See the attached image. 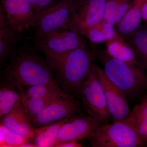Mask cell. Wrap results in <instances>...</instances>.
Here are the masks:
<instances>
[{
    "instance_id": "obj_1",
    "label": "cell",
    "mask_w": 147,
    "mask_h": 147,
    "mask_svg": "<svg viewBox=\"0 0 147 147\" xmlns=\"http://www.w3.org/2000/svg\"><path fill=\"white\" fill-rule=\"evenodd\" d=\"M1 76L23 88L57 82L50 62L34 50H15L1 71Z\"/></svg>"
},
{
    "instance_id": "obj_2",
    "label": "cell",
    "mask_w": 147,
    "mask_h": 147,
    "mask_svg": "<svg viewBox=\"0 0 147 147\" xmlns=\"http://www.w3.org/2000/svg\"><path fill=\"white\" fill-rule=\"evenodd\" d=\"M94 54L106 76L123 92L128 102L141 100L147 95V74L144 69L114 59L105 50H96Z\"/></svg>"
},
{
    "instance_id": "obj_3",
    "label": "cell",
    "mask_w": 147,
    "mask_h": 147,
    "mask_svg": "<svg viewBox=\"0 0 147 147\" xmlns=\"http://www.w3.org/2000/svg\"><path fill=\"white\" fill-rule=\"evenodd\" d=\"M94 57L86 47L79 48L67 54L53 68L56 80L66 94L74 97L80 96Z\"/></svg>"
},
{
    "instance_id": "obj_4",
    "label": "cell",
    "mask_w": 147,
    "mask_h": 147,
    "mask_svg": "<svg viewBox=\"0 0 147 147\" xmlns=\"http://www.w3.org/2000/svg\"><path fill=\"white\" fill-rule=\"evenodd\" d=\"M83 37L73 25L52 32L34 42L53 68L71 51L86 47Z\"/></svg>"
},
{
    "instance_id": "obj_5",
    "label": "cell",
    "mask_w": 147,
    "mask_h": 147,
    "mask_svg": "<svg viewBox=\"0 0 147 147\" xmlns=\"http://www.w3.org/2000/svg\"><path fill=\"white\" fill-rule=\"evenodd\" d=\"M94 147L147 146V141L123 120L101 125L87 138Z\"/></svg>"
},
{
    "instance_id": "obj_6",
    "label": "cell",
    "mask_w": 147,
    "mask_h": 147,
    "mask_svg": "<svg viewBox=\"0 0 147 147\" xmlns=\"http://www.w3.org/2000/svg\"><path fill=\"white\" fill-rule=\"evenodd\" d=\"M75 1L59 0L35 14L30 28L33 41L57 30L73 26L71 12Z\"/></svg>"
},
{
    "instance_id": "obj_7",
    "label": "cell",
    "mask_w": 147,
    "mask_h": 147,
    "mask_svg": "<svg viewBox=\"0 0 147 147\" xmlns=\"http://www.w3.org/2000/svg\"><path fill=\"white\" fill-rule=\"evenodd\" d=\"M80 96L88 115L100 125L108 123L111 117L105 92L92 66L91 71L82 87Z\"/></svg>"
},
{
    "instance_id": "obj_8",
    "label": "cell",
    "mask_w": 147,
    "mask_h": 147,
    "mask_svg": "<svg viewBox=\"0 0 147 147\" xmlns=\"http://www.w3.org/2000/svg\"><path fill=\"white\" fill-rule=\"evenodd\" d=\"M107 0H76L71 12V22L84 35L104 19Z\"/></svg>"
},
{
    "instance_id": "obj_9",
    "label": "cell",
    "mask_w": 147,
    "mask_h": 147,
    "mask_svg": "<svg viewBox=\"0 0 147 147\" xmlns=\"http://www.w3.org/2000/svg\"><path fill=\"white\" fill-rule=\"evenodd\" d=\"M81 107L78 101L65 94L48 104L32 119L34 128L71 117L80 112Z\"/></svg>"
},
{
    "instance_id": "obj_10",
    "label": "cell",
    "mask_w": 147,
    "mask_h": 147,
    "mask_svg": "<svg viewBox=\"0 0 147 147\" xmlns=\"http://www.w3.org/2000/svg\"><path fill=\"white\" fill-rule=\"evenodd\" d=\"M92 68L101 82L113 122L125 119L130 115L128 101L123 92L111 82L102 69L93 63Z\"/></svg>"
},
{
    "instance_id": "obj_11",
    "label": "cell",
    "mask_w": 147,
    "mask_h": 147,
    "mask_svg": "<svg viewBox=\"0 0 147 147\" xmlns=\"http://www.w3.org/2000/svg\"><path fill=\"white\" fill-rule=\"evenodd\" d=\"M100 125L89 115L76 114L67 119L61 127L53 147L59 143L87 139Z\"/></svg>"
},
{
    "instance_id": "obj_12",
    "label": "cell",
    "mask_w": 147,
    "mask_h": 147,
    "mask_svg": "<svg viewBox=\"0 0 147 147\" xmlns=\"http://www.w3.org/2000/svg\"><path fill=\"white\" fill-rule=\"evenodd\" d=\"M9 25L20 33L30 30L34 12L29 0H1Z\"/></svg>"
},
{
    "instance_id": "obj_13",
    "label": "cell",
    "mask_w": 147,
    "mask_h": 147,
    "mask_svg": "<svg viewBox=\"0 0 147 147\" xmlns=\"http://www.w3.org/2000/svg\"><path fill=\"white\" fill-rule=\"evenodd\" d=\"M0 124L30 141L33 136L32 119L24 108L21 99L10 113L1 119Z\"/></svg>"
},
{
    "instance_id": "obj_14",
    "label": "cell",
    "mask_w": 147,
    "mask_h": 147,
    "mask_svg": "<svg viewBox=\"0 0 147 147\" xmlns=\"http://www.w3.org/2000/svg\"><path fill=\"white\" fill-rule=\"evenodd\" d=\"M146 1L133 0L130 8L116 26L118 34L125 38L139 28L142 20V9Z\"/></svg>"
},
{
    "instance_id": "obj_15",
    "label": "cell",
    "mask_w": 147,
    "mask_h": 147,
    "mask_svg": "<svg viewBox=\"0 0 147 147\" xmlns=\"http://www.w3.org/2000/svg\"><path fill=\"white\" fill-rule=\"evenodd\" d=\"M104 43L106 48L105 51L110 57L124 62L137 65L134 50L124 38L116 33L115 36Z\"/></svg>"
},
{
    "instance_id": "obj_16",
    "label": "cell",
    "mask_w": 147,
    "mask_h": 147,
    "mask_svg": "<svg viewBox=\"0 0 147 147\" xmlns=\"http://www.w3.org/2000/svg\"><path fill=\"white\" fill-rule=\"evenodd\" d=\"M21 99V94L14 82L1 76L0 119L9 113Z\"/></svg>"
},
{
    "instance_id": "obj_17",
    "label": "cell",
    "mask_w": 147,
    "mask_h": 147,
    "mask_svg": "<svg viewBox=\"0 0 147 147\" xmlns=\"http://www.w3.org/2000/svg\"><path fill=\"white\" fill-rule=\"evenodd\" d=\"M21 33L9 25L0 27V67L2 68L15 52Z\"/></svg>"
},
{
    "instance_id": "obj_18",
    "label": "cell",
    "mask_w": 147,
    "mask_h": 147,
    "mask_svg": "<svg viewBox=\"0 0 147 147\" xmlns=\"http://www.w3.org/2000/svg\"><path fill=\"white\" fill-rule=\"evenodd\" d=\"M124 38L134 50L137 65L147 70V29L139 28Z\"/></svg>"
},
{
    "instance_id": "obj_19",
    "label": "cell",
    "mask_w": 147,
    "mask_h": 147,
    "mask_svg": "<svg viewBox=\"0 0 147 147\" xmlns=\"http://www.w3.org/2000/svg\"><path fill=\"white\" fill-rule=\"evenodd\" d=\"M123 121L147 141V95L134 106L128 117Z\"/></svg>"
},
{
    "instance_id": "obj_20",
    "label": "cell",
    "mask_w": 147,
    "mask_h": 147,
    "mask_svg": "<svg viewBox=\"0 0 147 147\" xmlns=\"http://www.w3.org/2000/svg\"><path fill=\"white\" fill-rule=\"evenodd\" d=\"M67 119L34 129L32 143L38 147H52L61 127Z\"/></svg>"
},
{
    "instance_id": "obj_21",
    "label": "cell",
    "mask_w": 147,
    "mask_h": 147,
    "mask_svg": "<svg viewBox=\"0 0 147 147\" xmlns=\"http://www.w3.org/2000/svg\"><path fill=\"white\" fill-rule=\"evenodd\" d=\"M133 0H107L104 21L116 26L131 7Z\"/></svg>"
},
{
    "instance_id": "obj_22",
    "label": "cell",
    "mask_w": 147,
    "mask_h": 147,
    "mask_svg": "<svg viewBox=\"0 0 147 147\" xmlns=\"http://www.w3.org/2000/svg\"><path fill=\"white\" fill-rule=\"evenodd\" d=\"M21 96L28 98H45L61 94L65 92L60 88L57 82H53L23 88H19Z\"/></svg>"
},
{
    "instance_id": "obj_23",
    "label": "cell",
    "mask_w": 147,
    "mask_h": 147,
    "mask_svg": "<svg viewBox=\"0 0 147 147\" xmlns=\"http://www.w3.org/2000/svg\"><path fill=\"white\" fill-rule=\"evenodd\" d=\"M114 26L106 23L104 20L89 29L84 35L93 43L105 42L116 34Z\"/></svg>"
},
{
    "instance_id": "obj_24",
    "label": "cell",
    "mask_w": 147,
    "mask_h": 147,
    "mask_svg": "<svg viewBox=\"0 0 147 147\" xmlns=\"http://www.w3.org/2000/svg\"><path fill=\"white\" fill-rule=\"evenodd\" d=\"M64 92L45 98H28L21 96V101L26 111L32 119L34 118L46 106L57 98L65 94Z\"/></svg>"
},
{
    "instance_id": "obj_25",
    "label": "cell",
    "mask_w": 147,
    "mask_h": 147,
    "mask_svg": "<svg viewBox=\"0 0 147 147\" xmlns=\"http://www.w3.org/2000/svg\"><path fill=\"white\" fill-rule=\"evenodd\" d=\"M29 139L17 135L0 124V147H20Z\"/></svg>"
},
{
    "instance_id": "obj_26",
    "label": "cell",
    "mask_w": 147,
    "mask_h": 147,
    "mask_svg": "<svg viewBox=\"0 0 147 147\" xmlns=\"http://www.w3.org/2000/svg\"><path fill=\"white\" fill-rule=\"evenodd\" d=\"M35 14L39 13L59 0H29ZM34 14V15H35Z\"/></svg>"
},
{
    "instance_id": "obj_27",
    "label": "cell",
    "mask_w": 147,
    "mask_h": 147,
    "mask_svg": "<svg viewBox=\"0 0 147 147\" xmlns=\"http://www.w3.org/2000/svg\"><path fill=\"white\" fill-rule=\"evenodd\" d=\"M82 145L79 144L77 141H69L59 143L55 147H81Z\"/></svg>"
},
{
    "instance_id": "obj_28",
    "label": "cell",
    "mask_w": 147,
    "mask_h": 147,
    "mask_svg": "<svg viewBox=\"0 0 147 147\" xmlns=\"http://www.w3.org/2000/svg\"><path fill=\"white\" fill-rule=\"evenodd\" d=\"M7 16L2 7L0 6V27L8 25Z\"/></svg>"
},
{
    "instance_id": "obj_29",
    "label": "cell",
    "mask_w": 147,
    "mask_h": 147,
    "mask_svg": "<svg viewBox=\"0 0 147 147\" xmlns=\"http://www.w3.org/2000/svg\"><path fill=\"white\" fill-rule=\"evenodd\" d=\"M142 20L147 22V0H146L143 6L142 12Z\"/></svg>"
}]
</instances>
